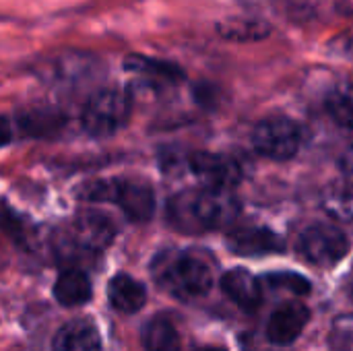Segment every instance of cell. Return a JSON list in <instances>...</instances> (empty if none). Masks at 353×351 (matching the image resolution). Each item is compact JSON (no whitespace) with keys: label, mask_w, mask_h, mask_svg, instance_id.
Wrapping results in <instances>:
<instances>
[{"label":"cell","mask_w":353,"mask_h":351,"mask_svg":"<svg viewBox=\"0 0 353 351\" xmlns=\"http://www.w3.org/2000/svg\"><path fill=\"white\" fill-rule=\"evenodd\" d=\"M300 145L302 130L290 118H265L252 130V147L267 159H292L300 151Z\"/></svg>","instance_id":"5"},{"label":"cell","mask_w":353,"mask_h":351,"mask_svg":"<svg viewBox=\"0 0 353 351\" xmlns=\"http://www.w3.org/2000/svg\"><path fill=\"white\" fill-rule=\"evenodd\" d=\"M12 139V128H10V122L6 118H0V147L8 145Z\"/></svg>","instance_id":"23"},{"label":"cell","mask_w":353,"mask_h":351,"mask_svg":"<svg viewBox=\"0 0 353 351\" xmlns=\"http://www.w3.org/2000/svg\"><path fill=\"white\" fill-rule=\"evenodd\" d=\"M267 281H269L273 288L288 290V292L298 294V296L310 294V281L304 279V277L298 275V273H271V275H267Z\"/></svg>","instance_id":"18"},{"label":"cell","mask_w":353,"mask_h":351,"mask_svg":"<svg viewBox=\"0 0 353 351\" xmlns=\"http://www.w3.org/2000/svg\"><path fill=\"white\" fill-rule=\"evenodd\" d=\"M196 351H225V350H221V348H201V350H196Z\"/></svg>","instance_id":"24"},{"label":"cell","mask_w":353,"mask_h":351,"mask_svg":"<svg viewBox=\"0 0 353 351\" xmlns=\"http://www.w3.org/2000/svg\"><path fill=\"white\" fill-rule=\"evenodd\" d=\"M327 207L333 215L341 219L353 217V192L352 190H337L327 199Z\"/></svg>","instance_id":"21"},{"label":"cell","mask_w":353,"mask_h":351,"mask_svg":"<svg viewBox=\"0 0 353 351\" xmlns=\"http://www.w3.org/2000/svg\"><path fill=\"white\" fill-rule=\"evenodd\" d=\"M130 114V97L122 89L93 93L83 110V128L93 137H110L120 130Z\"/></svg>","instance_id":"4"},{"label":"cell","mask_w":353,"mask_h":351,"mask_svg":"<svg viewBox=\"0 0 353 351\" xmlns=\"http://www.w3.org/2000/svg\"><path fill=\"white\" fill-rule=\"evenodd\" d=\"M223 37H230V39H246V37H263L267 33V29H259V23L254 21H230L225 25L219 27Z\"/></svg>","instance_id":"20"},{"label":"cell","mask_w":353,"mask_h":351,"mask_svg":"<svg viewBox=\"0 0 353 351\" xmlns=\"http://www.w3.org/2000/svg\"><path fill=\"white\" fill-rule=\"evenodd\" d=\"M331 351H353V317H341L335 321Z\"/></svg>","instance_id":"19"},{"label":"cell","mask_w":353,"mask_h":351,"mask_svg":"<svg viewBox=\"0 0 353 351\" xmlns=\"http://www.w3.org/2000/svg\"><path fill=\"white\" fill-rule=\"evenodd\" d=\"M341 172H343L345 180L353 184V145L341 155Z\"/></svg>","instance_id":"22"},{"label":"cell","mask_w":353,"mask_h":351,"mask_svg":"<svg viewBox=\"0 0 353 351\" xmlns=\"http://www.w3.org/2000/svg\"><path fill=\"white\" fill-rule=\"evenodd\" d=\"M188 166H190V172L203 182V186H209V188L232 190L242 178L240 166L232 157L221 155V153H209V151L192 153L188 159Z\"/></svg>","instance_id":"8"},{"label":"cell","mask_w":353,"mask_h":351,"mask_svg":"<svg viewBox=\"0 0 353 351\" xmlns=\"http://www.w3.org/2000/svg\"><path fill=\"white\" fill-rule=\"evenodd\" d=\"M302 257L319 267H333L350 252L347 236L329 223H314L300 236Z\"/></svg>","instance_id":"6"},{"label":"cell","mask_w":353,"mask_h":351,"mask_svg":"<svg viewBox=\"0 0 353 351\" xmlns=\"http://www.w3.org/2000/svg\"><path fill=\"white\" fill-rule=\"evenodd\" d=\"M87 199L101 203H116L132 221H147L155 211V194L151 186L137 180L95 182L87 188Z\"/></svg>","instance_id":"3"},{"label":"cell","mask_w":353,"mask_h":351,"mask_svg":"<svg viewBox=\"0 0 353 351\" xmlns=\"http://www.w3.org/2000/svg\"><path fill=\"white\" fill-rule=\"evenodd\" d=\"M310 321V310L300 302L281 304L269 319L267 337L275 345H292Z\"/></svg>","instance_id":"9"},{"label":"cell","mask_w":353,"mask_h":351,"mask_svg":"<svg viewBox=\"0 0 353 351\" xmlns=\"http://www.w3.org/2000/svg\"><path fill=\"white\" fill-rule=\"evenodd\" d=\"M327 112L345 128H353V83L337 85L327 97Z\"/></svg>","instance_id":"16"},{"label":"cell","mask_w":353,"mask_h":351,"mask_svg":"<svg viewBox=\"0 0 353 351\" xmlns=\"http://www.w3.org/2000/svg\"><path fill=\"white\" fill-rule=\"evenodd\" d=\"M114 225L112 221L95 211H85L77 215L64 236V244L74 248L77 252H101L114 240Z\"/></svg>","instance_id":"7"},{"label":"cell","mask_w":353,"mask_h":351,"mask_svg":"<svg viewBox=\"0 0 353 351\" xmlns=\"http://www.w3.org/2000/svg\"><path fill=\"white\" fill-rule=\"evenodd\" d=\"M240 215V203L230 188L184 190L168 205L170 223L184 234H201L230 228Z\"/></svg>","instance_id":"1"},{"label":"cell","mask_w":353,"mask_h":351,"mask_svg":"<svg viewBox=\"0 0 353 351\" xmlns=\"http://www.w3.org/2000/svg\"><path fill=\"white\" fill-rule=\"evenodd\" d=\"M54 351H99L101 337L89 321L66 323L54 337Z\"/></svg>","instance_id":"12"},{"label":"cell","mask_w":353,"mask_h":351,"mask_svg":"<svg viewBox=\"0 0 353 351\" xmlns=\"http://www.w3.org/2000/svg\"><path fill=\"white\" fill-rule=\"evenodd\" d=\"M126 64L130 66V70H137V72H143L147 77H155V79H161V81H178L182 77V72L172 66V64H165V62H157V60H151V58H145V56H132L126 60Z\"/></svg>","instance_id":"17"},{"label":"cell","mask_w":353,"mask_h":351,"mask_svg":"<svg viewBox=\"0 0 353 351\" xmlns=\"http://www.w3.org/2000/svg\"><path fill=\"white\" fill-rule=\"evenodd\" d=\"M54 296L56 300L66 306H81L91 298V281L81 269H66L58 275L54 283Z\"/></svg>","instance_id":"14"},{"label":"cell","mask_w":353,"mask_h":351,"mask_svg":"<svg viewBox=\"0 0 353 351\" xmlns=\"http://www.w3.org/2000/svg\"><path fill=\"white\" fill-rule=\"evenodd\" d=\"M147 351H180L182 341L174 323L165 317H155L145 329Z\"/></svg>","instance_id":"15"},{"label":"cell","mask_w":353,"mask_h":351,"mask_svg":"<svg viewBox=\"0 0 353 351\" xmlns=\"http://www.w3.org/2000/svg\"><path fill=\"white\" fill-rule=\"evenodd\" d=\"M108 300L118 312L132 314L145 306L147 292H145V285L139 283L137 279L128 275H116L108 285Z\"/></svg>","instance_id":"13"},{"label":"cell","mask_w":353,"mask_h":351,"mask_svg":"<svg viewBox=\"0 0 353 351\" xmlns=\"http://www.w3.org/2000/svg\"><path fill=\"white\" fill-rule=\"evenodd\" d=\"M153 275L161 288L180 300H194L209 294L213 271L205 259L192 252H163L153 263Z\"/></svg>","instance_id":"2"},{"label":"cell","mask_w":353,"mask_h":351,"mask_svg":"<svg viewBox=\"0 0 353 351\" xmlns=\"http://www.w3.org/2000/svg\"><path fill=\"white\" fill-rule=\"evenodd\" d=\"M221 290L240 308L252 312L263 302L261 281L246 269H232L221 277Z\"/></svg>","instance_id":"11"},{"label":"cell","mask_w":353,"mask_h":351,"mask_svg":"<svg viewBox=\"0 0 353 351\" xmlns=\"http://www.w3.org/2000/svg\"><path fill=\"white\" fill-rule=\"evenodd\" d=\"M228 248L240 257H263L281 252L285 248L283 240L267 228H238L228 236Z\"/></svg>","instance_id":"10"}]
</instances>
